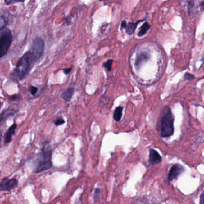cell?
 <instances>
[{"label": "cell", "mask_w": 204, "mask_h": 204, "mask_svg": "<svg viewBox=\"0 0 204 204\" xmlns=\"http://www.w3.org/2000/svg\"><path fill=\"white\" fill-rule=\"evenodd\" d=\"M40 59L30 50L25 53L18 61L11 76L14 81H20L29 74L35 64Z\"/></svg>", "instance_id": "6da1fadb"}, {"label": "cell", "mask_w": 204, "mask_h": 204, "mask_svg": "<svg viewBox=\"0 0 204 204\" xmlns=\"http://www.w3.org/2000/svg\"><path fill=\"white\" fill-rule=\"evenodd\" d=\"M161 136L162 137H169L174 134V118L170 109L165 107L160 117L158 125Z\"/></svg>", "instance_id": "7a4b0ae2"}, {"label": "cell", "mask_w": 204, "mask_h": 204, "mask_svg": "<svg viewBox=\"0 0 204 204\" xmlns=\"http://www.w3.org/2000/svg\"><path fill=\"white\" fill-rule=\"evenodd\" d=\"M52 151L49 144L44 145L37 158L35 172L41 173L50 169L52 166Z\"/></svg>", "instance_id": "3957f363"}, {"label": "cell", "mask_w": 204, "mask_h": 204, "mask_svg": "<svg viewBox=\"0 0 204 204\" xmlns=\"http://www.w3.org/2000/svg\"><path fill=\"white\" fill-rule=\"evenodd\" d=\"M13 34L8 29L2 30L0 34V59L7 53L13 42Z\"/></svg>", "instance_id": "277c9868"}, {"label": "cell", "mask_w": 204, "mask_h": 204, "mask_svg": "<svg viewBox=\"0 0 204 204\" xmlns=\"http://www.w3.org/2000/svg\"><path fill=\"white\" fill-rule=\"evenodd\" d=\"M44 48L45 43L44 40L40 37H37L32 41L29 50L41 58L44 53Z\"/></svg>", "instance_id": "5b68a950"}, {"label": "cell", "mask_w": 204, "mask_h": 204, "mask_svg": "<svg viewBox=\"0 0 204 204\" xmlns=\"http://www.w3.org/2000/svg\"><path fill=\"white\" fill-rule=\"evenodd\" d=\"M184 171V168L179 164H175L172 166L168 173V180L172 181L176 179L180 174L183 173Z\"/></svg>", "instance_id": "8992f818"}, {"label": "cell", "mask_w": 204, "mask_h": 204, "mask_svg": "<svg viewBox=\"0 0 204 204\" xmlns=\"http://www.w3.org/2000/svg\"><path fill=\"white\" fill-rule=\"evenodd\" d=\"M17 184V181L16 179L5 178L1 183H0V191H9L13 189Z\"/></svg>", "instance_id": "52a82bcc"}, {"label": "cell", "mask_w": 204, "mask_h": 204, "mask_svg": "<svg viewBox=\"0 0 204 204\" xmlns=\"http://www.w3.org/2000/svg\"><path fill=\"white\" fill-rule=\"evenodd\" d=\"M162 161V158L159 154L158 152L155 149H151L149 151V162L151 165H154L155 164L160 163Z\"/></svg>", "instance_id": "ba28073f"}, {"label": "cell", "mask_w": 204, "mask_h": 204, "mask_svg": "<svg viewBox=\"0 0 204 204\" xmlns=\"http://www.w3.org/2000/svg\"><path fill=\"white\" fill-rule=\"evenodd\" d=\"M149 59V54L146 52H142L138 54L135 61V66L137 68H139L143 63Z\"/></svg>", "instance_id": "9c48e42d"}, {"label": "cell", "mask_w": 204, "mask_h": 204, "mask_svg": "<svg viewBox=\"0 0 204 204\" xmlns=\"http://www.w3.org/2000/svg\"><path fill=\"white\" fill-rule=\"evenodd\" d=\"M17 129V124L14 123L11 125V126L8 129L6 133L4 136V142L5 143L7 144L10 143L12 140V136L15 134L16 130Z\"/></svg>", "instance_id": "30bf717a"}, {"label": "cell", "mask_w": 204, "mask_h": 204, "mask_svg": "<svg viewBox=\"0 0 204 204\" xmlns=\"http://www.w3.org/2000/svg\"><path fill=\"white\" fill-rule=\"evenodd\" d=\"M74 94V87H69L67 89H66L62 93L61 95V97L65 102H69L72 98Z\"/></svg>", "instance_id": "8fae6325"}, {"label": "cell", "mask_w": 204, "mask_h": 204, "mask_svg": "<svg viewBox=\"0 0 204 204\" xmlns=\"http://www.w3.org/2000/svg\"><path fill=\"white\" fill-rule=\"evenodd\" d=\"M145 19L143 20H140L136 22H129L127 25V26L125 27V31L128 35H131L133 34L134 31L136 30V28L139 23L142 22L144 21Z\"/></svg>", "instance_id": "7c38bea8"}, {"label": "cell", "mask_w": 204, "mask_h": 204, "mask_svg": "<svg viewBox=\"0 0 204 204\" xmlns=\"http://www.w3.org/2000/svg\"><path fill=\"white\" fill-rule=\"evenodd\" d=\"M16 112H17L15 109H8L7 110L4 111L1 113H0V122L4 120H7L11 116L13 115Z\"/></svg>", "instance_id": "4fadbf2b"}, {"label": "cell", "mask_w": 204, "mask_h": 204, "mask_svg": "<svg viewBox=\"0 0 204 204\" xmlns=\"http://www.w3.org/2000/svg\"><path fill=\"white\" fill-rule=\"evenodd\" d=\"M123 107L122 106H118L117 107L114 111L113 113V118L115 121L116 122H119L121 120L122 115V111H123Z\"/></svg>", "instance_id": "5bb4252c"}, {"label": "cell", "mask_w": 204, "mask_h": 204, "mask_svg": "<svg viewBox=\"0 0 204 204\" xmlns=\"http://www.w3.org/2000/svg\"><path fill=\"white\" fill-rule=\"evenodd\" d=\"M150 28H151V25L148 23L146 22L144 23L143 25L140 27V30L138 31V32L137 34L138 37H143L146 34V32L150 29Z\"/></svg>", "instance_id": "9a60e30c"}, {"label": "cell", "mask_w": 204, "mask_h": 204, "mask_svg": "<svg viewBox=\"0 0 204 204\" xmlns=\"http://www.w3.org/2000/svg\"><path fill=\"white\" fill-rule=\"evenodd\" d=\"M8 22V17L3 15H0V31L4 29L7 25Z\"/></svg>", "instance_id": "2e32d148"}, {"label": "cell", "mask_w": 204, "mask_h": 204, "mask_svg": "<svg viewBox=\"0 0 204 204\" xmlns=\"http://www.w3.org/2000/svg\"><path fill=\"white\" fill-rule=\"evenodd\" d=\"M113 63V60L109 59L106 61L103 64V67L106 69L108 72H111L112 70V66Z\"/></svg>", "instance_id": "e0dca14e"}, {"label": "cell", "mask_w": 204, "mask_h": 204, "mask_svg": "<svg viewBox=\"0 0 204 204\" xmlns=\"http://www.w3.org/2000/svg\"><path fill=\"white\" fill-rule=\"evenodd\" d=\"M94 197V199H95L96 201H98L101 199V198H102V192H101L100 189H96Z\"/></svg>", "instance_id": "ac0fdd59"}, {"label": "cell", "mask_w": 204, "mask_h": 204, "mask_svg": "<svg viewBox=\"0 0 204 204\" xmlns=\"http://www.w3.org/2000/svg\"><path fill=\"white\" fill-rule=\"evenodd\" d=\"M25 0H5V3L7 5H11L17 2H23Z\"/></svg>", "instance_id": "d6986e66"}, {"label": "cell", "mask_w": 204, "mask_h": 204, "mask_svg": "<svg viewBox=\"0 0 204 204\" xmlns=\"http://www.w3.org/2000/svg\"><path fill=\"white\" fill-rule=\"evenodd\" d=\"M29 90L30 93V94L32 95H35L37 94V93L38 92V88L37 87L33 86V85H30L29 88Z\"/></svg>", "instance_id": "ffe728a7"}, {"label": "cell", "mask_w": 204, "mask_h": 204, "mask_svg": "<svg viewBox=\"0 0 204 204\" xmlns=\"http://www.w3.org/2000/svg\"><path fill=\"white\" fill-rule=\"evenodd\" d=\"M65 120L62 118H57L56 121H55V122H54V124H55V125H56V126H59V125H62V124H63L64 123H65Z\"/></svg>", "instance_id": "44dd1931"}, {"label": "cell", "mask_w": 204, "mask_h": 204, "mask_svg": "<svg viewBox=\"0 0 204 204\" xmlns=\"http://www.w3.org/2000/svg\"><path fill=\"white\" fill-rule=\"evenodd\" d=\"M194 76L191 74H189L188 72L184 74V78L186 80H192L194 79Z\"/></svg>", "instance_id": "7402d4cb"}, {"label": "cell", "mask_w": 204, "mask_h": 204, "mask_svg": "<svg viewBox=\"0 0 204 204\" xmlns=\"http://www.w3.org/2000/svg\"><path fill=\"white\" fill-rule=\"evenodd\" d=\"M20 97V96L19 95V94H15V95H13V96H11L9 97V99L11 101H15V100H18L19 98Z\"/></svg>", "instance_id": "603a6c76"}, {"label": "cell", "mask_w": 204, "mask_h": 204, "mask_svg": "<svg viewBox=\"0 0 204 204\" xmlns=\"http://www.w3.org/2000/svg\"><path fill=\"white\" fill-rule=\"evenodd\" d=\"M71 71H72V68H66L63 70V72L65 75H68Z\"/></svg>", "instance_id": "cb8c5ba5"}, {"label": "cell", "mask_w": 204, "mask_h": 204, "mask_svg": "<svg viewBox=\"0 0 204 204\" xmlns=\"http://www.w3.org/2000/svg\"><path fill=\"white\" fill-rule=\"evenodd\" d=\"M127 23L126 22V21H125V20H123V21L122 22V23H121V29L125 28V27L127 26Z\"/></svg>", "instance_id": "d4e9b609"}, {"label": "cell", "mask_w": 204, "mask_h": 204, "mask_svg": "<svg viewBox=\"0 0 204 204\" xmlns=\"http://www.w3.org/2000/svg\"><path fill=\"white\" fill-rule=\"evenodd\" d=\"M200 204H204V193H202L200 197Z\"/></svg>", "instance_id": "484cf974"}, {"label": "cell", "mask_w": 204, "mask_h": 204, "mask_svg": "<svg viewBox=\"0 0 204 204\" xmlns=\"http://www.w3.org/2000/svg\"><path fill=\"white\" fill-rule=\"evenodd\" d=\"M1 139H2V131H1V130L0 129V143H1Z\"/></svg>", "instance_id": "4316f807"}, {"label": "cell", "mask_w": 204, "mask_h": 204, "mask_svg": "<svg viewBox=\"0 0 204 204\" xmlns=\"http://www.w3.org/2000/svg\"><path fill=\"white\" fill-rule=\"evenodd\" d=\"M201 8H202V9H204V2H201Z\"/></svg>", "instance_id": "83f0119b"}, {"label": "cell", "mask_w": 204, "mask_h": 204, "mask_svg": "<svg viewBox=\"0 0 204 204\" xmlns=\"http://www.w3.org/2000/svg\"><path fill=\"white\" fill-rule=\"evenodd\" d=\"M100 1H105V0H100Z\"/></svg>", "instance_id": "f1b7e54d"}, {"label": "cell", "mask_w": 204, "mask_h": 204, "mask_svg": "<svg viewBox=\"0 0 204 204\" xmlns=\"http://www.w3.org/2000/svg\"><path fill=\"white\" fill-rule=\"evenodd\" d=\"M0 105H1V102H0Z\"/></svg>", "instance_id": "f546056e"}]
</instances>
